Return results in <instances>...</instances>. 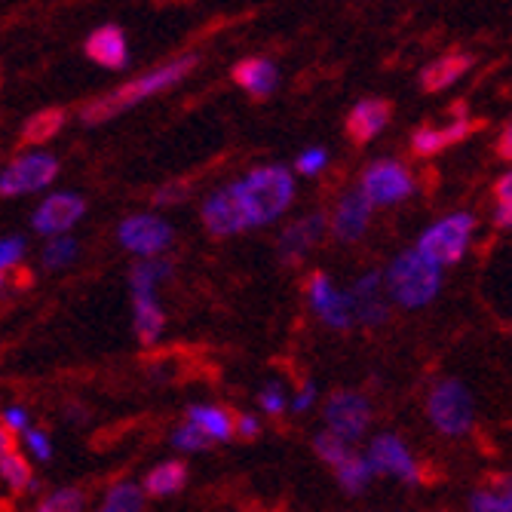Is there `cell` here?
<instances>
[{"instance_id":"obj_22","label":"cell","mask_w":512,"mask_h":512,"mask_svg":"<svg viewBox=\"0 0 512 512\" xmlns=\"http://www.w3.org/2000/svg\"><path fill=\"white\" fill-rule=\"evenodd\" d=\"M188 485V467L181 460H163L160 467H154L145 482L138 485L145 497H172Z\"/></svg>"},{"instance_id":"obj_11","label":"cell","mask_w":512,"mask_h":512,"mask_svg":"<svg viewBox=\"0 0 512 512\" xmlns=\"http://www.w3.org/2000/svg\"><path fill=\"white\" fill-rule=\"evenodd\" d=\"M307 301L313 307V313L329 325L335 332H347L356 325L353 319V301L347 295V289H338L335 279L329 273H313L307 283Z\"/></svg>"},{"instance_id":"obj_15","label":"cell","mask_w":512,"mask_h":512,"mask_svg":"<svg viewBox=\"0 0 512 512\" xmlns=\"http://www.w3.org/2000/svg\"><path fill=\"white\" fill-rule=\"evenodd\" d=\"M203 224L212 237H237L246 230V221H243V212L234 200V191H230V184L221 191H215L206 203H203Z\"/></svg>"},{"instance_id":"obj_43","label":"cell","mask_w":512,"mask_h":512,"mask_svg":"<svg viewBox=\"0 0 512 512\" xmlns=\"http://www.w3.org/2000/svg\"><path fill=\"white\" fill-rule=\"evenodd\" d=\"M261 433V424H258V417L255 414H240L234 417V436L240 439H255Z\"/></svg>"},{"instance_id":"obj_32","label":"cell","mask_w":512,"mask_h":512,"mask_svg":"<svg viewBox=\"0 0 512 512\" xmlns=\"http://www.w3.org/2000/svg\"><path fill=\"white\" fill-rule=\"evenodd\" d=\"M83 509H86V497L80 488H59L53 494H46L34 512H83Z\"/></svg>"},{"instance_id":"obj_10","label":"cell","mask_w":512,"mask_h":512,"mask_svg":"<svg viewBox=\"0 0 512 512\" xmlns=\"http://www.w3.org/2000/svg\"><path fill=\"white\" fill-rule=\"evenodd\" d=\"M117 240L126 252H132L138 258H163V252L175 240V230L169 221L145 212V215L126 218L117 230Z\"/></svg>"},{"instance_id":"obj_1","label":"cell","mask_w":512,"mask_h":512,"mask_svg":"<svg viewBox=\"0 0 512 512\" xmlns=\"http://www.w3.org/2000/svg\"><path fill=\"white\" fill-rule=\"evenodd\" d=\"M234 200L243 212L246 230L264 227L286 215V209L295 200V175L286 166H258L246 178L230 184Z\"/></svg>"},{"instance_id":"obj_23","label":"cell","mask_w":512,"mask_h":512,"mask_svg":"<svg viewBox=\"0 0 512 512\" xmlns=\"http://www.w3.org/2000/svg\"><path fill=\"white\" fill-rule=\"evenodd\" d=\"M188 421L206 433L209 442H227L234 439V414L218 405H191Z\"/></svg>"},{"instance_id":"obj_25","label":"cell","mask_w":512,"mask_h":512,"mask_svg":"<svg viewBox=\"0 0 512 512\" xmlns=\"http://www.w3.org/2000/svg\"><path fill=\"white\" fill-rule=\"evenodd\" d=\"M0 482H4L16 494L37 491V479L31 473V460L16 448H10L4 457H0Z\"/></svg>"},{"instance_id":"obj_17","label":"cell","mask_w":512,"mask_h":512,"mask_svg":"<svg viewBox=\"0 0 512 512\" xmlns=\"http://www.w3.org/2000/svg\"><path fill=\"white\" fill-rule=\"evenodd\" d=\"M166 329V310L157 298V292H142L132 295V332L138 338V344H157L163 338Z\"/></svg>"},{"instance_id":"obj_36","label":"cell","mask_w":512,"mask_h":512,"mask_svg":"<svg viewBox=\"0 0 512 512\" xmlns=\"http://www.w3.org/2000/svg\"><path fill=\"white\" fill-rule=\"evenodd\" d=\"M411 148L414 154H421V157H430V154H439L445 145V138H442V129H433V126H424V129H417L411 135Z\"/></svg>"},{"instance_id":"obj_27","label":"cell","mask_w":512,"mask_h":512,"mask_svg":"<svg viewBox=\"0 0 512 512\" xmlns=\"http://www.w3.org/2000/svg\"><path fill=\"white\" fill-rule=\"evenodd\" d=\"M62 126H65V111L46 108L22 126V142L25 145H46L50 138H56V132H62Z\"/></svg>"},{"instance_id":"obj_46","label":"cell","mask_w":512,"mask_h":512,"mask_svg":"<svg viewBox=\"0 0 512 512\" xmlns=\"http://www.w3.org/2000/svg\"><path fill=\"white\" fill-rule=\"evenodd\" d=\"M83 417H86V414H83V408H77V405H71V408H68V421H71V424L83 421Z\"/></svg>"},{"instance_id":"obj_31","label":"cell","mask_w":512,"mask_h":512,"mask_svg":"<svg viewBox=\"0 0 512 512\" xmlns=\"http://www.w3.org/2000/svg\"><path fill=\"white\" fill-rule=\"evenodd\" d=\"M313 451H316V457H319L322 463H329V467H341V463L353 454V445L341 442V439L332 436L329 430H322V433H316V439H313Z\"/></svg>"},{"instance_id":"obj_29","label":"cell","mask_w":512,"mask_h":512,"mask_svg":"<svg viewBox=\"0 0 512 512\" xmlns=\"http://www.w3.org/2000/svg\"><path fill=\"white\" fill-rule=\"evenodd\" d=\"M96 512H145V494L132 482H117L114 488H108Z\"/></svg>"},{"instance_id":"obj_13","label":"cell","mask_w":512,"mask_h":512,"mask_svg":"<svg viewBox=\"0 0 512 512\" xmlns=\"http://www.w3.org/2000/svg\"><path fill=\"white\" fill-rule=\"evenodd\" d=\"M347 295L353 301V319L365 325V329H375V325H384L390 319V301L384 295L381 273H362L347 289Z\"/></svg>"},{"instance_id":"obj_5","label":"cell","mask_w":512,"mask_h":512,"mask_svg":"<svg viewBox=\"0 0 512 512\" xmlns=\"http://www.w3.org/2000/svg\"><path fill=\"white\" fill-rule=\"evenodd\" d=\"M473 234H476V215L454 212V215H445L436 224H430L421 234V240H417L414 252H421L433 267L445 270L467 255Z\"/></svg>"},{"instance_id":"obj_34","label":"cell","mask_w":512,"mask_h":512,"mask_svg":"<svg viewBox=\"0 0 512 512\" xmlns=\"http://www.w3.org/2000/svg\"><path fill=\"white\" fill-rule=\"evenodd\" d=\"M172 445H175L178 451H184V454H197V451H206L212 442L206 439V433H203L200 427H194V424L188 421V424L178 427V430L172 433Z\"/></svg>"},{"instance_id":"obj_40","label":"cell","mask_w":512,"mask_h":512,"mask_svg":"<svg viewBox=\"0 0 512 512\" xmlns=\"http://www.w3.org/2000/svg\"><path fill=\"white\" fill-rule=\"evenodd\" d=\"M184 197H188V184H184V181H169V184H163V188L154 194V203L157 206H175Z\"/></svg>"},{"instance_id":"obj_9","label":"cell","mask_w":512,"mask_h":512,"mask_svg":"<svg viewBox=\"0 0 512 512\" xmlns=\"http://www.w3.org/2000/svg\"><path fill=\"white\" fill-rule=\"evenodd\" d=\"M359 191L371 206H396L414 194V178L411 172L396 160H378L371 163L362 175Z\"/></svg>"},{"instance_id":"obj_20","label":"cell","mask_w":512,"mask_h":512,"mask_svg":"<svg viewBox=\"0 0 512 512\" xmlns=\"http://www.w3.org/2000/svg\"><path fill=\"white\" fill-rule=\"evenodd\" d=\"M234 83L243 86L249 96L264 99V96H270V92L279 86V71L267 59H243L234 68Z\"/></svg>"},{"instance_id":"obj_6","label":"cell","mask_w":512,"mask_h":512,"mask_svg":"<svg viewBox=\"0 0 512 512\" xmlns=\"http://www.w3.org/2000/svg\"><path fill=\"white\" fill-rule=\"evenodd\" d=\"M365 457L371 463V470H375V476H390V479H399L402 485H411V488L424 482L421 463H417L414 451L396 433H381V436L371 439Z\"/></svg>"},{"instance_id":"obj_18","label":"cell","mask_w":512,"mask_h":512,"mask_svg":"<svg viewBox=\"0 0 512 512\" xmlns=\"http://www.w3.org/2000/svg\"><path fill=\"white\" fill-rule=\"evenodd\" d=\"M86 56L102 65V68H111V71H120L129 65V46H126V37L117 25H105L99 31H92L89 40H86Z\"/></svg>"},{"instance_id":"obj_42","label":"cell","mask_w":512,"mask_h":512,"mask_svg":"<svg viewBox=\"0 0 512 512\" xmlns=\"http://www.w3.org/2000/svg\"><path fill=\"white\" fill-rule=\"evenodd\" d=\"M316 396H319L316 384H313V381H304V384H301V390L295 393V399H292L289 405H292V411L304 414V411H310V408L316 405Z\"/></svg>"},{"instance_id":"obj_21","label":"cell","mask_w":512,"mask_h":512,"mask_svg":"<svg viewBox=\"0 0 512 512\" xmlns=\"http://www.w3.org/2000/svg\"><path fill=\"white\" fill-rule=\"evenodd\" d=\"M473 68V56L470 53H448L436 62H430L421 74V86L427 92H442L448 89L451 83H457L463 74Z\"/></svg>"},{"instance_id":"obj_44","label":"cell","mask_w":512,"mask_h":512,"mask_svg":"<svg viewBox=\"0 0 512 512\" xmlns=\"http://www.w3.org/2000/svg\"><path fill=\"white\" fill-rule=\"evenodd\" d=\"M509 154H512V126H503V132H500V157L509 160Z\"/></svg>"},{"instance_id":"obj_3","label":"cell","mask_w":512,"mask_h":512,"mask_svg":"<svg viewBox=\"0 0 512 512\" xmlns=\"http://www.w3.org/2000/svg\"><path fill=\"white\" fill-rule=\"evenodd\" d=\"M381 283L390 304H399L405 310H421L439 298L442 270L433 267L421 252L408 249L399 258H393V264L381 276Z\"/></svg>"},{"instance_id":"obj_38","label":"cell","mask_w":512,"mask_h":512,"mask_svg":"<svg viewBox=\"0 0 512 512\" xmlns=\"http://www.w3.org/2000/svg\"><path fill=\"white\" fill-rule=\"evenodd\" d=\"M258 405H261V411L264 414H283L286 408H289V396H286V390H283V384H267L261 393H258Z\"/></svg>"},{"instance_id":"obj_14","label":"cell","mask_w":512,"mask_h":512,"mask_svg":"<svg viewBox=\"0 0 512 512\" xmlns=\"http://www.w3.org/2000/svg\"><path fill=\"white\" fill-rule=\"evenodd\" d=\"M322 234H325V215H319V212L289 224L283 230V237H279V246H276L279 261H283L286 267H298L310 255V249L322 240Z\"/></svg>"},{"instance_id":"obj_41","label":"cell","mask_w":512,"mask_h":512,"mask_svg":"<svg viewBox=\"0 0 512 512\" xmlns=\"http://www.w3.org/2000/svg\"><path fill=\"white\" fill-rule=\"evenodd\" d=\"M325 163H329V154H325L322 148H310V151H304L301 157H298V172L301 175H316L319 169H325Z\"/></svg>"},{"instance_id":"obj_2","label":"cell","mask_w":512,"mask_h":512,"mask_svg":"<svg viewBox=\"0 0 512 512\" xmlns=\"http://www.w3.org/2000/svg\"><path fill=\"white\" fill-rule=\"evenodd\" d=\"M194 68H197V56H194V53L178 56V59L166 62V65H160V68H154L151 74L135 77V80H129V83L117 86L114 92H108V96H102V99H96V102L83 105L80 117H83V123H89V126L108 123V120H114L117 114H123V111H129V108H135V105H142L145 99L157 96V92L175 86L178 80L188 77Z\"/></svg>"},{"instance_id":"obj_30","label":"cell","mask_w":512,"mask_h":512,"mask_svg":"<svg viewBox=\"0 0 512 512\" xmlns=\"http://www.w3.org/2000/svg\"><path fill=\"white\" fill-rule=\"evenodd\" d=\"M80 249H77V240H71L68 234L65 237H53L43 249V267L46 270H65L77 261Z\"/></svg>"},{"instance_id":"obj_33","label":"cell","mask_w":512,"mask_h":512,"mask_svg":"<svg viewBox=\"0 0 512 512\" xmlns=\"http://www.w3.org/2000/svg\"><path fill=\"white\" fill-rule=\"evenodd\" d=\"M494 224L509 227L512 224V175L506 172L494 188Z\"/></svg>"},{"instance_id":"obj_28","label":"cell","mask_w":512,"mask_h":512,"mask_svg":"<svg viewBox=\"0 0 512 512\" xmlns=\"http://www.w3.org/2000/svg\"><path fill=\"white\" fill-rule=\"evenodd\" d=\"M335 476L347 494H362L371 482H375V470H371L365 454H350L341 467H335Z\"/></svg>"},{"instance_id":"obj_24","label":"cell","mask_w":512,"mask_h":512,"mask_svg":"<svg viewBox=\"0 0 512 512\" xmlns=\"http://www.w3.org/2000/svg\"><path fill=\"white\" fill-rule=\"evenodd\" d=\"M169 276H172V261H166V258H142L129 270V292L132 295L157 292Z\"/></svg>"},{"instance_id":"obj_8","label":"cell","mask_w":512,"mask_h":512,"mask_svg":"<svg viewBox=\"0 0 512 512\" xmlns=\"http://www.w3.org/2000/svg\"><path fill=\"white\" fill-rule=\"evenodd\" d=\"M322 417H325V430L332 436H338L347 445H356L371 427V402L362 393L341 390L329 396Z\"/></svg>"},{"instance_id":"obj_7","label":"cell","mask_w":512,"mask_h":512,"mask_svg":"<svg viewBox=\"0 0 512 512\" xmlns=\"http://www.w3.org/2000/svg\"><path fill=\"white\" fill-rule=\"evenodd\" d=\"M59 175V160L53 154L31 151L19 160H13L0 172V197H25L50 188Z\"/></svg>"},{"instance_id":"obj_37","label":"cell","mask_w":512,"mask_h":512,"mask_svg":"<svg viewBox=\"0 0 512 512\" xmlns=\"http://www.w3.org/2000/svg\"><path fill=\"white\" fill-rule=\"evenodd\" d=\"M22 439H25V451L31 454V460H37V463H46L53 457V439L46 436L43 430H37V427H28L25 433H22Z\"/></svg>"},{"instance_id":"obj_19","label":"cell","mask_w":512,"mask_h":512,"mask_svg":"<svg viewBox=\"0 0 512 512\" xmlns=\"http://www.w3.org/2000/svg\"><path fill=\"white\" fill-rule=\"evenodd\" d=\"M390 114H393L390 102H381V99H365V102H359L350 111V117H347L350 138H353L356 145L371 142V138L384 132V126L390 123Z\"/></svg>"},{"instance_id":"obj_4","label":"cell","mask_w":512,"mask_h":512,"mask_svg":"<svg viewBox=\"0 0 512 512\" xmlns=\"http://www.w3.org/2000/svg\"><path fill=\"white\" fill-rule=\"evenodd\" d=\"M427 417L436 427V433L448 436V439H463L470 436L476 427V399L473 390L457 381V378H445L430 390L427 399Z\"/></svg>"},{"instance_id":"obj_26","label":"cell","mask_w":512,"mask_h":512,"mask_svg":"<svg viewBox=\"0 0 512 512\" xmlns=\"http://www.w3.org/2000/svg\"><path fill=\"white\" fill-rule=\"evenodd\" d=\"M470 512H512V482H509V476H500L488 488L473 491Z\"/></svg>"},{"instance_id":"obj_39","label":"cell","mask_w":512,"mask_h":512,"mask_svg":"<svg viewBox=\"0 0 512 512\" xmlns=\"http://www.w3.org/2000/svg\"><path fill=\"white\" fill-rule=\"evenodd\" d=\"M0 427H4L10 436H22L28 427H31V414H28V408H22V405H10V408H4L0 411Z\"/></svg>"},{"instance_id":"obj_16","label":"cell","mask_w":512,"mask_h":512,"mask_svg":"<svg viewBox=\"0 0 512 512\" xmlns=\"http://www.w3.org/2000/svg\"><path fill=\"white\" fill-rule=\"evenodd\" d=\"M371 209H375V206L365 200V194L359 188L344 194L338 209H335V215H332V234H335V240L338 243H356L368 230Z\"/></svg>"},{"instance_id":"obj_45","label":"cell","mask_w":512,"mask_h":512,"mask_svg":"<svg viewBox=\"0 0 512 512\" xmlns=\"http://www.w3.org/2000/svg\"><path fill=\"white\" fill-rule=\"evenodd\" d=\"M10 448H13V436H10V433H7L4 427H0V457H4V454H7Z\"/></svg>"},{"instance_id":"obj_35","label":"cell","mask_w":512,"mask_h":512,"mask_svg":"<svg viewBox=\"0 0 512 512\" xmlns=\"http://www.w3.org/2000/svg\"><path fill=\"white\" fill-rule=\"evenodd\" d=\"M25 258V240L22 237H4L0 240V279H7L10 270H16Z\"/></svg>"},{"instance_id":"obj_12","label":"cell","mask_w":512,"mask_h":512,"mask_svg":"<svg viewBox=\"0 0 512 512\" xmlns=\"http://www.w3.org/2000/svg\"><path fill=\"white\" fill-rule=\"evenodd\" d=\"M86 215V203L80 194L74 191H59V194H50L46 197L34 215H31V227L37 230L40 237H65L68 230Z\"/></svg>"}]
</instances>
